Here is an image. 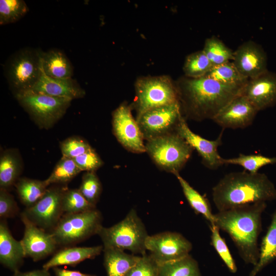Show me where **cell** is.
I'll return each instance as SVG.
<instances>
[{
	"label": "cell",
	"instance_id": "cell-1",
	"mask_svg": "<svg viewBox=\"0 0 276 276\" xmlns=\"http://www.w3.org/2000/svg\"><path fill=\"white\" fill-rule=\"evenodd\" d=\"M183 117L195 121L213 118L241 95L244 86L228 85L203 77L180 78L175 84Z\"/></svg>",
	"mask_w": 276,
	"mask_h": 276
},
{
	"label": "cell",
	"instance_id": "cell-2",
	"mask_svg": "<svg viewBox=\"0 0 276 276\" xmlns=\"http://www.w3.org/2000/svg\"><path fill=\"white\" fill-rule=\"evenodd\" d=\"M218 212L276 199V188L264 173L244 171L228 173L212 188Z\"/></svg>",
	"mask_w": 276,
	"mask_h": 276
},
{
	"label": "cell",
	"instance_id": "cell-3",
	"mask_svg": "<svg viewBox=\"0 0 276 276\" xmlns=\"http://www.w3.org/2000/svg\"><path fill=\"white\" fill-rule=\"evenodd\" d=\"M266 206V202H259L214 214L215 225L230 236L242 259L254 266L259 258L258 241Z\"/></svg>",
	"mask_w": 276,
	"mask_h": 276
},
{
	"label": "cell",
	"instance_id": "cell-4",
	"mask_svg": "<svg viewBox=\"0 0 276 276\" xmlns=\"http://www.w3.org/2000/svg\"><path fill=\"white\" fill-rule=\"evenodd\" d=\"M97 235L104 248L128 250L133 254H146L145 242L149 235L134 209H131L118 223L109 227L102 226Z\"/></svg>",
	"mask_w": 276,
	"mask_h": 276
},
{
	"label": "cell",
	"instance_id": "cell-5",
	"mask_svg": "<svg viewBox=\"0 0 276 276\" xmlns=\"http://www.w3.org/2000/svg\"><path fill=\"white\" fill-rule=\"evenodd\" d=\"M145 146L156 165L174 175L179 174L194 150L176 132L148 141Z\"/></svg>",
	"mask_w": 276,
	"mask_h": 276
},
{
	"label": "cell",
	"instance_id": "cell-6",
	"mask_svg": "<svg viewBox=\"0 0 276 276\" xmlns=\"http://www.w3.org/2000/svg\"><path fill=\"white\" fill-rule=\"evenodd\" d=\"M101 213L97 208L84 212L65 214L52 230L58 246H72L97 234L103 226Z\"/></svg>",
	"mask_w": 276,
	"mask_h": 276
},
{
	"label": "cell",
	"instance_id": "cell-7",
	"mask_svg": "<svg viewBox=\"0 0 276 276\" xmlns=\"http://www.w3.org/2000/svg\"><path fill=\"white\" fill-rule=\"evenodd\" d=\"M15 96L39 127L45 129L52 127L64 116L72 101L32 90Z\"/></svg>",
	"mask_w": 276,
	"mask_h": 276
},
{
	"label": "cell",
	"instance_id": "cell-8",
	"mask_svg": "<svg viewBox=\"0 0 276 276\" xmlns=\"http://www.w3.org/2000/svg\"><path fill=\"white\" fill-rule=\"evenodd\" d=\"M134 106L137 117L151 109L178 101L175 84L165 76L139 79L135 84Z\"/></svg>",
	"mask_w": 276,
	"mask_h": 276
},
{
	"label": "cell",
	"instance_id": "cell-9",
	"mask_svg": "<svg viewBox=\"0 0 276 276\" xmlns=\"http://www.w3.org/2000/svg\"><path fill=\"white\" fill-rule=\"evenodd\" d=\"M40 51L21 49L12 55L6 67V76L15 95L31 90L41 72Z\"/></svg>",
	"mask_w": 276,
	"mask_h": 276
},
{
	"label": "cell",
	"instance_id": "cell-10",
	"mask_svg": "<svg viewBox=\"0 0 276 276\" xmlns=\"http://www.w3.org/2000/svg\"><path fill=\"white\" fill-rule=\"evenodd\" d=\"M183 117L179 102L148 110L136 117L144 140L147 141L175 132Z\"/></svg>",
	"mask_w": 276,
	"mask_h": 276
},
{
	"label": "cell",
	"instance_id": "cell-11",
	"mask_svg": "<svg viewBox=\"0 0 276 276\" xmlns=\"http://www.w3.org/2000/svg\"><path fill=\"white\" fill-rule=\"evenodd\" d=\"M66 189L65 185L49 187L43 196L22 213L38 227L45 231L52 230L63 215L62 198Z\"/></svg>",
	"mask_w": 276,
	"mask_h": 276
},
{
	"label": "cell",
	"instance_id": "cell-12",
	"mask_svg": "<svg viewBox=\"0 0 276 276\" xmlns=\"http://www.w3.org/2000/svg\"><path fill=\"white\" fill-rule=\"evenodd\" d=\"M145 247L158 265L188 256L193 246L192 243L181 234L165 232L149 235Z\"/></svg>",
	"mask_w": 276,
	"mask_h": 276
},
{
	"label": "cell",
	"instance_id": "cell-13",
	"mask_svg": "<svg viewBox=\"0 0 276 276\" xmlns=\"http://www.w3.org/2000/svg\"><path fill=\"white\" fill-rule=\"evenodd\" d=\"M131 107L121 104L112 113L113 132L119 142L127 150L135 153L146 152L144 137Z\"/></svg>",
	"mask_w": 276,
	"mask_h": 276
},
{
	"label": "cell",
	"instance_id": "cell-14",
	"mask_svg": "<svg viewBox=\"0 0 276 276\" xmlns=\"http://www.w3.org/2000/svg\"><path fill=\"white\" fill-rule=\"evenodd\" d=\"M20 218L25 226L20 241L26 258L37 262L54 253L58 245L51 233L35 225L23 213Z\"/></svg>",
	"mask_w": 276,
	"mask_h": 276
},
{
	"label": "cell",
	"instance_id": "cell-15",
	"mask_svg": "<svg viewBox=\"0 0 276 276\" xmlns=\"http://www.w3.org/2000/svg\"><path fill=\"white\" fill-rule=\"evenodd\" d=\"M176 132L197 151L201 157L202 164L207 168L215 170L224 165L223 157L218 152V147L222 145V131L215 140L205 139L193 132L183 117Z\"/></svg>",
	"mask_w": 276,
	"mask_h": 276
},
{
	"label": "cell",
	"instance_id": "cell-16",
	"mask_svg": "<svg viewBox=\"0 0 276 276\" xmlns=\"http://www.w3.org/2000/svg\"><path fill=\"white\" fill-rule=\"evenodd\" d=\"M233 62L239 73L248 79L268 71L266 52L261 45L251 40L243 42L234 51Z\"/></svg>",
	"mask_w": 276,
	"mask_h": 276
},
{
	"label": "cell",
	"instance_id": "cell-17",
	"mask_svg": "<svg viewBox=\"0 0 276 276\" xmlns=\"http://www.w3.org/2000/svg\"><path fill=\"white\" fill-rule=\"evenodd\" d=\"M245 97L258 111L276 104V73L268 70L248 80L242 90Z\"/></svg>",
	"mask_w": 276,
	"mask_h": 276
},
{
	"label": "cell",
	"instance_id": "cell-18",
	"mask_svg": "<svg viewBox=\"0 0 276 276\" xmlns=\"http://www.w3.org/2000/svg\"><path fill=\"white\" fill-rule=\"evenodd\" d=\"M258 111L241 95L225 106L212 120L223 128H244L251 125Z\"/></svg>",
	"mask_w": 276,
	"mask_h": 276
},
{
	"label": "cell",
	"instance_id": "cell-19",
	"mask_svg": "<svg viewBox=\"0 0 276 276\" xmlns=\"http://www.w3.org/2000/svg\"><path fill=\"white\" fill-rule=\"evenodd\" d=\"M32 90L54 97L71 100L84 97L85 90L72 78H55L47 75L41 65L40 76Z\"/></svg>",
	"mask_w": 276,
	"mask_h": 276
},
{
	"label": "cell",
	"instance_id": "cell-20",
	"mask_svg": "<svg viewBox=\"0 0 276 276\" xmlns=\"http://www.w3.org/2000/svg\"><path fill=\"white\" fill-rule=\"evenodd\" d=\"M26 258L20 241L12 236L6 219L0 221V263L13 272L19 271Z\"/></svg>",
	"mask_w": 276,
	"mask_h": 276
},
{
	"label": "cell",
	"instance_id": "cell-21",
	"mask_svg": "<svg viewBox=\"0 0 276 276\" xmlns=\"http://www.w3.org/2000/svg\"><path fill=\"white\" fill-rule=\"evenodd\" d=\"M103 245L91 247L69 246L55 253L42 268L49 270L63 265L75 266L80 262L95 258L103 251Z\"/></svg>",
	"mask_w": 276,
	"mask_h": 276
},
{
	"label": "cell",
	"instance_id": "cell-22",
	"mask_svg": "<svg viewBox=\"0 0 276 276\" xmlns=\"http://www.w3.org/2000/svg\"><path fill=\"white\" fill-rule=\"evenodd\" d=\"M41 65L45 74L55 78H72L73 66L66 55L57 49L40 52Z\"/></svg>",
	"mask_w": 276,
	"mask_h": 276
},
{
	"label": "cell",
	"instance_id": "cell-23",
	"mask_svg": "<svg viewBox=\"0 0 276 276\" xmlns=\"http://www.w3.org/2000/svg\"><path fill=\"white\" fill-rule=\"evenodd\" d=\"M103 251L107 276H126L141 257L114 248H103Z\"/></svg>",
	"mask_w": 276,
	"mask_h": 276
},
{
	"label": "cell",
	"instance_id": "cell-24",
	"mask_svg": "<svg viewBox=\"0 0 276 276\" xmlns=\"http://www.w3.org/2000/svg\"><path fill=\"white\" fill-rule=\"evenodd\" d=\"M19 154L14 149L3 152L0 157V188L8 190L14 186L22 171Z\"/></svg>",
	"mask_w": 276,
	"mask_h": 276
},
{
	"label": "cell",
	"instance_id": "cell-25",
	"mask_svg": "<svg viewBox=\"0 0 276 276\" xmlns=\"http://www.w3.org/2000/svg\"><path fill=\"white\" fill-rule=\"evenodd\" d=\"M259 258L249 276H256L263 268L276 260V209L259 248Z\"/></svg>",
	"mask_w": 276,
	"mask_h": 276
},
{
	"label": "cell",
	"instance_id": "cell-26",
	"mask_svg": "<svg viewBox=\"0 0 276 276\" xmlns=\"http://www.w3.org/2000/svg\"><path fill=\"white\" fill-rule=\"evenodd\" d=\"M21 203L27 208L34 205L45 194L49 186L45 180L19 178L14 185Z\"/></svg>",
	"mask_w": 276,
	"mask_h": 276
},
{
	"label": "cell",
	"instance_id": "cell-27",
	"mask_svg": "<svg viewBox=\"0 0 276 276\" xmlns=\"http://www.w3.org/2000/svg\"><path fill=\"white\" fill-rule=\"evenodd\" d=\"M175 176L191 207L195 213L202 215L210 225H215V216L212 212L209 200L194 189L179 174L175 175Z\"/></svg>",
	"mask_w": 276,
	"mask_h": 276
},
{
	"label": "cell",
	"instance_id": "cell-28",
	"mask_svg": "<svg viewBox=\"0 0 276 276\" xmlns=\"http://www.w3.org/2000/svg\"><path fill=\"white\" fill-rule=\"evenodd\" d=\"M157 276H201L197 262L189 254L158 265Z\"/></svg>",
	"mask_w": 276,
	"mask_h": 276
},
{
	"label": "cell",
	"instance_id": "cell-29",
	"mask_svg": "<svg viewBox=\"0 0 276 276\" xmlns=\"http://www.w3.org/2000/svg\"><path fill=\"white\" fill-rule=\"evenodd\" d=\"M202 50L213 67L229 62L234 58V51L215 36L205 39Z\"/></svg>",
	"mask_w": 276,
	"mask_h": 276
},
{
	"label": "cell",
	"instance_id": "cell-30",
	"mask_svg": "<svg viewBox=\"0 0 276 276\" xmlns=\"http://www.w3.org/2000/svg\"><path fill=\"white\" fill-rule=\"evenodd\" d=\"M81 172L73 159L62 156L45 180L49 186L51 185H65Z\"/></svg>",
	"mask_w": 276,
	"mask_h": 276
},
{
	"label": "cell",
	"instance_id": "cell-31",
	"mask_svg": "<svg viewBox=\"0 0 276 276\" xmlns=\"http://www.w3.org/2000/svg\"><path fill=\"white\" fill-rule=\"evenodd\" d=\"M204 77L226 84L242 86L248 80L239 73L233 61L213 67Z\"/></svg>",
	"mask_w": 276,
	"mask_h": 276
},
{
	"label": "cell",
	"instance_id": "cell-32",
	"mask_svg": "<svg viewBox=\"0 0 276 276\" xmlns=\"http://www.w3.org/2000/svg\"><path fill=\"white\" fill-rule=\"evenodd\" d=\"M213 67L203 50L188 55L183 66L185 77L199 78L204 77Z\"/></svg>",
	"mask_w": 276,
	"mask_h": 276
},
{
	"label": "cell",
	"instance_id": "cell-33",
	"mask_svg": "<svg viewBox=\"0 0 276 276\" xmlns=\"http://www.w3.org/2000/svg\"><path fill=\"white\" fill-rule=\"evenodd\" d=\"M224 165H236L242 167L245 171L251 173H258L259 170L264 166L276 163V157H267L261 154H240L238 157L224 158Z\"/></svg>",
	"mask_w": 276,
	"mask_h": 276
},
{
	"label": "cell",
	"instance_id": "cell-34",
	"mask_svg": "<svg viewBox=\"0 0 276 276\" xmlns=\"http://www.w3.org/2000/svg\"><path fill=\"white\" fill-rule=\"evenodd\" d=\"M62 208L63 214H75L95 209L96 206L90 204L78 189L67 188L62 195Z\"/></svg>",
	"mask_w": 276,
	"mask_h": 276
},
{
	"label": "cell",
	"instance_id": "cell-35",
	"mask_svg": "<svg viewBox=\"0 0 276 276\" xmlns=\"http://www.w3.org/2000/svg\"><path fill=\"white\" fill-rule=\"evenodd\" d=\"M29 9L23 0L0 1V24L15 22L24 17Z\"/></svg>",
	"mask_w": 276,
	"mask_h": 276
},
{
	"label": "cell",
	"instance_id": "cell-36",
	"mask_svg": "<svg viewBox=\"0 0 276 276\" xmlns=\"http://www.w3.org/2000/svg\"><path fill=\"white\" fill-rule=\"evenodd\" d=\"M79 191L91 204L96 206L102 192V185L95 172H86L82 176Z\"/></svg>",
	"mask_w": 276,
	"mask_h": 276
},
{
	"label": "cell",
	"instance_id": "cell-37",
	"mask_svg": "<svg viewBox=\"0 0 276 276\" xmlns=\"http://www.w3.org/2000/svg\"><path fill=\"white\" fill-rule=\"evenodd\" d=\"M211 244L228 270L235 273L237 267L225 240L221 236L219 228L215 225H210Z\"/></svg>",
	"mask_w": 276,
	"mask_h": 276
},
{
	"label": "cell",
	"instance_id": "cell-38",
	"mask_svg": "<svg viewBox=\"0 0 276 276\" xmlns=\"http://www.w3.org/2000/svg\"><path fill=\"white\" fill-rule=\"evenodd\" d=\"M91 148L86 140L77 136L68 137L60 143L62 156L72 159L84 153Z\"/></svg>",
	"mask_w": 276,
	"mask_h": 276
},
{
	"label": "cell",
	"instance_id": "cell-39",
	"mask_svg": "<svg viewBox=\"0 0 276 276\" xmlns=\"http://www.w3.org/2000/svg\"><path fill=\"white\" fill-rule=\"evenodd\" d=\"M158 264L150 255L141 256L126 276H157Z\"/></svg>",
	"mask_w": 276,
	"mask_h": 276
},
{
	"label": "cell",
	"instance_id": "cell-40",
	"mask_svg": "<svg viewBox=\"0 0 276 276\" xmlns=\"http://www.w3.org/2000/svg\"><path fill=\"white\" fill-rule=\"evenodd\" d=\"M73 160L81 171L95 172L103 165L101 157L93 148Z\"/></svg>",
	"mask_w": 276,
	"mask_h": 276
},
{
	"label": "cell",
	"instance_id": "cell-41",
	"mask_svg": "<svg viewBox=\"0 0 276 276\" xmlns=\"http://www.w3.org/2000/svg\"><path fill=\"white\" fill-rule=\"evenodd\" d=\"M18 213V207L13 196L8 190L0 188V217L1 219L13 218Z\"/></svg>",
	"mask_w": 276,
	"mask_h": 276
},
{
	"label": "cell",
	"instance_id": "cell-42",
	"mask_svg": "<svg viewBox=\"0 0 276 276\" xmlns=\"http://www.w3.org/2000/svg\"><path fill=\"white\" fill-rule=\"evenodd\" d=\"M55 276H96L95 274L82 273L78 271L70 270L59 267L53 268Z\"/></svg>",
	"mask_w": 276,
	"mask_h": 276
},
{
	"label": "cell",
	"instance_id": "cell-43",
	"mask_svg": "<svg viewBox=\"0 0 276 276\" xmlns=\"http://www.w3.org/2000/svg\"><path fill=\"white\" fill-rule=\"evenodd\" d=\"M28 276H52L49 270L42 268L28 272Z\"/></svg>",
	"mask_w": 276,
	"mask_h": 276
},
{
	"label": "cell",
	"instance_id": "cell-44",
	"mask_svg": "<svg viewBox=\"0 0 276 276\" xmlns=\"http://www.w3.org/2000/svg\"><path fill=\"white\" fill-rule=\"evenodd\" d=\"M12 276H28V272H24L20 271L14 272Z\"/></svg>",
	"mask_w": 276,
	"mask_h": 276
}]
</instances>
